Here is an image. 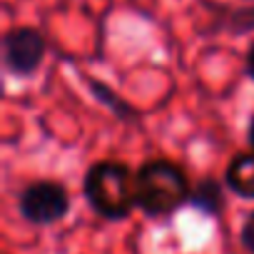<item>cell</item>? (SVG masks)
Listing matches in <instances>:
<instances>
[{
  "instance_id": "1",
  "label": "cell",
  "mask_w": 254,
  "mask_h": 254,
  "mask_svg": "<svg viewBox=\"0 0 254 254\" xmlns=\"http://www.w3.org/2000/svg\"><path fill=\"white\" fill-rule=\"evenodd\" d=\"M82 197L102 219L122 222L137 209V172L120 160H97L82 177Z\"/></svg>"
},
{
  "instance_id": "2",
  "label": "cell",
  "mask_w": 254,
  "mask_h": 254,
  "mask_svg": "<svg viewBox=\"0 0 254 254\" xmlns=\"http://www.w3.org/2000/svg\"><path fill=\"white\" fill-rule=\"evenodd\" d=\"M192 182L182 165L167 157L145 160L137 170V209L150 219H165L190 204Z\"/></svg>"
},
{
  "instance_id": "3",
  "label": "cell",
  "mask_w": 254,
  "mask_h": 254,
  "mask_svg": "<svg viewBox=\"0 0 254 254\" xmlns=\"http://www.w3.org/2000/svg\"><path fill=\"white\" fill-rule=\"evenodd\" d=\"M70 190L58 180H33L18 192V212L28 224L50 227L70 214Z\"/></svg>"
},
{
  "instance_id": "4",
  "label": "cell",
  "mask_w": 254,
  "mask_h": 254,
  "mask_svg": "<svg viewBox=\"0 0 254 254\" xmlns=\"http://www.w3.org/2000/svg\"><path fill=\"white\" fill-rule=\"evenodd\" d=\"M3 67L18 80H30L43 67L48 38L33 25H15L3 35Z\"/></svg>"
},
{
  "instance_id": "5",
  "label": "cell",
  "mask_w": 254,
  "mask_h": 254,
  "mask_svg": "<svg viewBox=\"0 0 254 254\" xmlns=\"http://www.w3.org/2000/svg\"><path fill=\"white\" fill-rule=\"evenodd\" d=\"M190 207L204 217H222L227 209V185L214 175H204L192 185Z\"/></svg>"
},
{
  "instance_id": "6",
  "label": "cell",
  "mask_w": 254,
  "mask_h": 254,
  "mask_svg": "<svg viewBox=\"0 0 254 254\" xmlns=\"http://www.w3.org/2000/svg\"><path fill=\"white\" fill-rule=\"evenodd\" d=\"M224 185L239 199L254 202V150L237 152L229 160V165L224 170Z\"/></svg>"
},
{
  "instance_id": "7",
  "label": "cell",
  "mask_w": 254,
  "mask_h": 254,
  "mask_svg": "<svg viewBox=\"0 0 254 254\" xmlns=\"http://www.w3.org/2000/svg\"><path fill=\"white\" fill-rule=\"evenodd\" d=\"M202 33H224L232 38L252 35L254 33V5H244V8L219 5L217 18H212V25H207Z\"/></svg>"
},
{
  "instance_id": "8",
  "label": "cell",
  "mask_w": 254,
  "mask_h": 254,
  "mask_svg": "<svg viewBox=\"0 0 254 254\" xmlns=\"http://www.w3.org/2000/svg\"><path fill=\"white\" fill-rule=\"evenodd\" d=\"M80 77H82V82L87 85L90 95H92L100 105H105V107L115 115V120H122V122H137V120H140V110H137L132 102H127L125 97H120L110 85H105L102 80L90 77V75H80Z\"/></svg>"
},
{
  "instance_id": "9",
  "label": "cell",
  "mask_w": 254,
  "mask_h": 254,
  "mask_svg": "<svg viewBox=\"0 0 254 254\" xmlns=\"http://www.w3.org/2000/svg\"><path fill=\"white\" fill-rule=\"evenodd\" d=\"M239 244H242V249L254 254V209L244 217V222L239 227Z\"/></svg>"
},
{
  "instance_id": "10",
  "label": "cell",
  "mask_w": 254,
  "mask_h": 254,
  "mask_svg": "<svg viewBox=\"0 0 254 254\" xmlns=\"http://www.w3.org/2000/svg\"><path fill=\"white\" fill-rule=\"evenodd\" d=\"M244 75L254 82V40L249 43L247 48V55H244Z\"/></svg>"
},
{
  "instance_id": "11",
  "label": "cell",
  "mask_w": 254,
  "mask_h": 254,
  "mask_svg": "<svg viewBox=\"0 0 254 254\" xmlns=\"http://www.w3.org/2000/svg\"><path fill=\"white\" fill-rule=\"evenodd\" d=\"M247 142H249V147L254 150V115L249 117V125H247Z\"/></svg>"
}]
</instances>
